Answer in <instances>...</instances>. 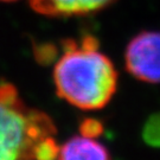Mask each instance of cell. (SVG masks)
I'll use <instances>...</instances> for the list:
<instances>
[{"instance_id":"8","label":"cell","mask_w":160,"mask_h":160,"mask_svg":"<svg viewBox=\"0 0 160 160\" xmlns=\"http://www.w3.org/2000/svg\"><path fill=\"white\" fill-rule=\"evenodd\" d=\"M0 104L19 110H26L24 103L18 96L16 87L11 83H0Z\"/></svg>"},{"instance_id":"6","label":"cell","mask_w":160,"mask_h":160,"mask_svg":"<svg viewBox=\"0 0 160 160\" xmlns=\"http://www.w3.org/2000/svg\"><path fill=\"white\" fill-rule=\"evenodd\" d=\"M141 138L146 145L160 149V112L152 114L142 127Z\"/></svg>"},{"instance_id":"9","label":"cell","mask_w":160,"mask_h":160,"mask_svg":"<svg viewBox=\"0 0 160 160\" xmlns=\"http://www.w3.org/2000/svg\"><path fill=\"white\" fill-rule=\"evenodd\" d=\"M34 58L42 65H49L57 58L58 51L51 43H40L33 46Z\"/></svg>"},{"instance_id":"10","label":"cell","mask_w":160,"mask_h":160,"mask_svg":"<svg viewBox=\"0 0 160 160\" xmlns=\"http://www.w3.org/2000/svg\"><path fill=\"white\" fill-rule=\"evenodd\" d=\"M80 132L82 137L88 139H96L101 137V134L103 133V125L101 121L88 118L81 122Z\"/></svg>"},{"instance_id":"11","label":"cell","mask_w":160,"mask_h":160,"mask_svg":"<svg viewBox=\"0 0 160 160\" xmlns=\"http://www.w3.org/2000/svg\"><path fill=\"white\" fill-rule=\"evenodd\" d=\"M0 160H18L14 155L10 153L5 147L0 145Z\"/></svg>"},{"instance_id":"1","label":"cell","mask_w":160,"mask_h":160,"mask_svg":"<svg viewBox=\"0 0 160 160\" xmlns=\"http://www.w3.org/2000/svg\"><path fill=\"white\" fill-rule=\"evenodd\" d=\"M64 55L57 62L53 80L59 97L84 110L103 108L118 87V72L107 56L72 39L62 42Z\"/></svg>"},{"instance_id":"4","label":"cell","mask_w":160,"mask_h":160,"mask_svg":"<svg viewBox=\"0 0 160 160\" xmlns=\"http://www.w3.org/2000/svg\"><path fill=\"white\" fill-rule=\"evenodd\" d=\"M115 0H30L31 7L40 14L50 17L80 16L98 11Z\"/></svg>"},{"instance_id":"7","label":"cell","mask_w":160,"mask_h":160,"mask_svg":"<svg viewBox=\"0 0 160 160\" xmlns=\"http://www.w3.org/2000/svg\"><path fill=\"white\" fill-rule=\"evenodd\" d=\"M61 148L56 140L51 137L42 139L33 148V159L36 160H57Z\"/></svg>"},{"instance_id":"12","label":"cell","mask_w":160,"mask_h":160,"mask_svg":"<svg viewBox=\"0 0 160 160\" xmlns=\"http://www.w3.org/2000/svg\"><path fill=\"white\" fill-rule=\"evenodd\" d=\"M0 1H14V0H0Z\"/></svg>"},{"instance_id":"5","label":"cell","mask_w":160,"mask_h":160,"mask_svg":"<svg viewBox=\"0 0 160 160\" xmlns=\"http://www.w3.org/2000/svg\"><path fill=\"white\" fill-rule=\"evenodd\" d=\"M58 160H110V157L102 143L81 135L64 143Z\"/></svg>"},{"instance_id":"3","label":"cell","mask_w":160,"mask_h":160,"mask_svg":"<svg viewBox=\"0 0 160 160\" xmlns=\"http://www.w3.org/2000/svg\"><path fill=\"white\" fill-rule=\"evenodd\" d=\"M26 110L0 104V145L18 160L33 159L26 135Z\"/></svg>"},{"instance_id":"2","label":"cell","mask_w":160,"mask_h":160,"mask_svg":"<svg viewBox=\"0 0 160 160\" xmlns=\"http://www.w3.org/2000/svg\"><path fill=\"white\" fill-rule=\"evenodd\" d=\"M126 70L147 83H160V32L143 31L127 45Z\"/></svg>"}]
</instances>
